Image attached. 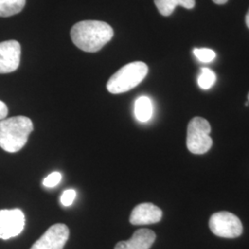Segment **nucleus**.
I'll list each match as a JSON object with an SVG mask.
<instances>
[{"mask_svg": "<svg viewBox=\"0 0 249 249\" xmlns=\"http://www.w3.org/2000/svg\"><path fill=\"white\" fill-rule=\"evenodd\" d=\"M72 42L80 50L88 53L100 51L114 36V30L107 22L82 20L72 27Z\"/></svg>", "mask_w": 249, "mask_h": 249, "instance_id": "nucleus-1", "label": "nucleus"}, {"mask_svg": "<svg viewBox=\"0 0 249 249\" xmlns=\"http://www.w3.org/2000/svg\"><path fill=\"white\" fill-rule=\"evenodd\" d=\"M34 130L32 120L26 116H13L0 120V147L8 152H17L26 145Z\"/></svg>", "mask_w": 249, "mask_h": 249, "instance_id": "nucleus-2", "label": "nucleus"}, {"mask_svg": "<svg viewBox=\"0 0 249 249\" xmlns=\"http://www.w3.org/2000/svg\"><path fill=\"white\" fill-rule=\"evenodd\" d=\"M148 71V66L144 62L136 61L126 64L109 79L107 89L113 94L126 92L137 87L146 78Z\"/></svg>", "mask_w": 249, "mask_h": 249, "instance_id": "nucleus-3", "label": "nucleus"}, {"mask_svg": "<svg viewBox=\"0 0 249 249\" xmlns=\"http://www.w3.org/2000/svg\"><path fill=\"white\" fill-rule=\"evenodd\" d=\"M211 124L202 117H194L187 126V146L194 154H204L212 148Z\"/></svg>", "mask_w": 249, "mask_h": 249, "instance_id": "nucleus-4", "label": "nucleus"}, {"mask_svg": "<svg viewBox=\"0 0 249 249\" xmlns=\"http://www.w3.org/2000/svg\"><path fill=\"white\" fill-rule=\"evenodd\" d=\"M209 225L215 235L223 238H236L243 232V225L239 218L227 212L212 215Z\"/></svg>", "mask_w": 249, "mask_h": 249, "instance_id": "nucleus-5", "label": "nucleus"}, {"mask_svg": "<svg viewBox=\"0 0 249 249\" xmlns=\"http://www.w3.org/2000/svg\"><path fill=\"white\" fill-rule=\"evenodd\" d=\"M25 227V215L18 210L0 211V239L8 240L21 233Z\"/></svg>", "mask_w": 249, "mask_h": 249, "instance_id": "nucleus-6", "label": "nucleus"}, {"mask_svg": "<svg viewBox=\"0 0 249 249\" xmlns=\"http://www.w3.org/2000/svg\"><path fill=\"white\" fill-rule=\"evenodd\" d=\"M69 237V227L63 223H56L45 231L31 249H63Z\"/></svg>", "mask_w": 249, "mask_h": 249, "instance_id": "nucleus-7", "label": "nucleus"}, {"mask_svg": "<svg viewBox=\"0 0 249 249\" xmlns=\"http://www.w3.org/2000/svg\"><path fill=\"white\" fill-rule=\"evenodd\" d=\"M21 48L19 43L9 40L0 43V74L11 73L18 70Z\"/></svg>", "mask_w": 249, "mask_h": 249, "instance_id": "nucleus-8", "label": "nucleus"}, {"mask_svg": "<svg viewBox=\"0 0 249 249\" xmlns=\"http://www.w3.org/2000/svg\"><path fill=\"white\" fill-rule=\"evenodd\" d=\"M162 212L159 207L152 203H142L136 206L130 215V223L133 225H146L160 222Z\"/></svg>", "mask_w": 249, "mask_h": 249, "instance_id": "nucleus-9", "label": "nucleus"}, {"mask_svg": "<svg viewBox=\"0 0 249 249\" xmlns=\"http://www.w3.org/2000/svg\"><path fill=\"white\" fill-rule=\"evenodd\" d=\"M156 239L155 232L149 229H140L127 241L116 244L115 249H150Z\"/></svg>", "mask_w": 249, "mask_h": 249, "instance_id": "nucleus-10", "label": "nucleus"}, {"mask_svg": "<svg viewBox=\"0 0 249 249\" xmlns=\"http://www.w3.org/2000/svg\"><path fill=\"white\" fill-rule=\"evenodd\" d=\"M155 6L162 16H170L178 6L187 9L195 7V0H154Z\"/></svg>", "mask_w": 249, "mask_h": 249, "instance_id": "nucleus-11", "label": "nucleus"}, {"mask_svg": "<svg viewBox=\"0 0 249 249\" xmlns=\"http://www.w3.org/2000/svg\"><path fill=\"white\" fill-rule=\"evenodd\" d=\"M135 116L140 122H148L153 114V106L151 99L147 96H141L135 102Z\"/></svg>", "mask_w": 249, "mask_h": 249, "instance_id": "nucleus-12", "label": "nucleus"}, {"mask_svg": "<svg viewBox=\"0 0 249 249\" xmlns=\"http://www.w3.org/2000/svg\"><path fill=\"white\" fill-rule=\"evenodd\" d=\"M26 0H0V17H10L19 13L25 7Z\"/></svg>", "mask_w": 249, "mask_h": 249, "instance_id": "nucleus-13", "label": "nucleus"}, {"mask_svg": "<svg viewBox=\"0 0 249 249\" xmlns=\"http://www.w3.org/2000/svg\"><path fill=\"white\" fill-rule=\"evenodd\" d=\"M216 81V75L212 70L202 68L197 78V84L202 89H211Z\"/></svg>", "mask_w": 249, "mask_h": 249, "instance_id": "nucleus-14", "label": "nucleus"}, {"mask_svg": "<svg viewBox=\"0 0 249 249\" xmlns=\"http://www.w3.org/2000/svg\"><path fill=\"white\" fill-rule=\"evenodd\" d=\"M193 53L200 62L203 63L212 62L216 56V53L213 50L209 48H195L193 50Z\"/></svg>", "mask_w": 249, "mask_h": 249, "instance_id": "nucleus-15", "label": "nucleus"}, {"mask_svg": "<svg viewBox=\"0 0 249 249\" xmlns=\"http://www.w3.org/2000/svg\"><path fill=\"white\" fill-rule=\"evenodd\" d=\"M62 180V175L59 172H53L44 179L43 184L45 187H53L57 186Z\"/></svg>", "mask_w": 249, "mask_h": 249, "instance_id": "nucleus-16", "label": "nucleus"}, {"mask_svg": "<svg viewBox=\"0 0 249 249\" xmlns=\"http://www.w3.org/2000/svg\"><path fill=\"white\" fill-rule=\"evenodd\" d=\"M76 196H77V193L74 189L65 190L60 197V202L64 207H70L74 202Z\"/></svg>", "mask_w": 249, "mask_h": 249, "instance_id": "nucleus-17", "label": "nucleus"}, {"mask_svg": "<svg viewBox=\"0 0 249 249\" xmlns=\"http://www.w3.org/2000/svg\"><path fill=\"white\" fill-rule=\"evenodd\" d=\"M8 113H9V109L7 105L4 102L0 101V120L5 119L8 116Z\"/></svg>", "mask_w": 249, "mask_h": 249, "instance_id": "nucleus-18", "label": "nucleus"}, {"mask_svg": "<svg viewBox=\"0 0 249 249\" xmlns=\"http://www.w3.org/2000/svg\"><path fill=\"white\" fill-rule=\"evenodd\" d=\"M215 4H217V5H223V4H225V3H227V1L228 0H213Z\"/></svg>", "mask_w": 249, "mask_h": 249, "instance_id": "nucleus-19", "label": "nucleus"}, {"mask_svg": "<svg viewBox=\"0 0 249 249\" xmlns=\"http://www.w3.org/2000/svg\"><path fill=\"white\" fill-rule=\"evenodd\" d=\"M246 23H247V26L249 27V9L247 13V16H246Z\"/></svg>", "mask_w": 249, "mask_h": 249, "instance_id": "nucleus-20", "label": "nucleus"}, {"mask_svg": "<svg viewBox=\"0 0 249 249\" xmlns=\"http://www.w3.org/2000/svg\"></svg>", "mask_w": 249, "mask_h": 249, "instance_id": "nucleus-21", "label": "nucleus"}]
</instances>
